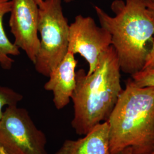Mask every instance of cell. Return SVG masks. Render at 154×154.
<instances>
[{"label":"cell","instance_id":"cell-16","mask_svg":"<svg viewBox=\"0 0 154 154\" xmlns=\"http://www.w3.org/2000/svg\"><path fill=\"white\" fill-rule=\"evenodd\" d=\"M35 1L37 2V4H38V5L39 7V6H41L43 4L44 0H35Z\"/></svg>","mask_w":154,"mask_h":154},{"label":"cell","instance_id":"cell-17","mask_svg":"<svg viewBox=\"0 0 154 154\" xmlns=\"http://www.w3.org/2000/svg\"><path fill=\"white\" fill-rule=\"evenodd\" d=\"M72 1L74 0H64V1L66 2V3H69V2H71Z\"/></svg>","mask_w":154,"mask_h":154},{"label":"cell","instance_id":"cell-7","mask_svg":"<svg viewBox=\"0 0 154 154\" xmlns=\"http://www.w3.org/2000/svg\"><path fill=\"white\" fill-rule=\"evenodd\" d=\"M9 19L14 44L23 50L35 63L40 46L39 39V6L35 0H11Z\"/></svg>","mask_w":154,"mask_h":154},{"label":"cell","instance_id":"cell-5","mask_svg":"<svg viewBox=\"0 0 154 154\" xmlns=\"http://www.w3.org/2000/svg\"><path fill=\"white\" fill-rule=\"evenodd\" d=\"M46 143L27 110L17 105L6 107L0 120V154H48Z\"/></svg>","mask_w":154,"mask_h":154},{"label":"cell","instance_id":"cell-4","mask_svg":"<svg viewBox=\"0 0 154 154\" xmlns=\"http://www.w3.org/2000/svg\"><path fill=\"white\" fill-rule=\"evenodd\" d=\"M38 32L40 46L34 65L38 73L49 77L68 52L69 25L62 0H44L39 7Z\"/></svg>","mask_w":154,"mask_h":154},{"label":"cell","instance_id":"cell-15","mask_svg":"<svg viewBox=\"0 0 154 154\" xmlns=\"http://www.w3.org/2000/svg\"><path fill=\"white\" fill-rule=\"evenodd\" d=\"M117 154H133L132 150L130 148H127L119 152Z\"/></svg>","mask_w":154,"mask_h":154},{"label":"cell","instance_id":"cell-6","mask_svg":"<svg viewBox=\"0 0 154 154\" xmlns=\"http://www.w3.org/2000/svg\"><path fill=\"white\" fill-rule=\"evenodd\" d=\"M111 45V36L105 28L97 26L90 17L78 15L69 25L68 52L79 54L87 61L88 70L93 72L101 54Z\"/></svg>","mask_w":154,"mask_h":154},{"label":"cell","instance_id":"cell-8","mask_svg":"<svg viewBox=\"0 0 154 154\" xmlns=\"http://www.w3.org/2000/svg\"><path fill=\"white\" fill-rule=\"evenodd\" d=\"M77 61L74 54L67 52L64 58L51 72L44 88L53 94V102L58 110L68 105L76 85Z\"/></svg>","mask_w":154,"mask_h":154},{"label":"cell","instance_id":"cell-1","mask_svg":"<svg viewBox=\"0 0 154 154\" xmlns=\"http://www.w3.org/2000/svg\"><path fill=\"white\" fill-rule=\"evenodd\" d=\"M121 71L111 45L100 56L92 73L88 74L82 69L76 72V85L71 99L74 111L72 126L77 134L85 135L108 120L123 90Z\"/></svg>","mask_w":154,"mask_h":154},{"label":"cell","instance_id":"cell-11","mask_svg":"<svg viewBox=\"0 0 154 154\" xmlns=\"http://www.w3.org/2000/svg\"><path fill=\"white\" fill-rule=\"evenodd\" d=\"M23 98L22 95L5 86H0V120L2 118L4 106L17 105Z\"/></svg>","mask_w":154,"mask_h":154},{"label":"cell","instance_id":"cell-12","mask_svg":"<svg viewBox=\"0 0 154 154\" xmlns=\"http://www.w3.org/2000/svg\"><path fill=\"white\" fill-rule=\"evenodd\" d=\"M132 82L139 87H154V67L143 69L131 75Z\"/></svg>","mask_w":154,"mask_h":154},{"label":"cell","instance_id":"cell-13","mask_svg":"<svg viewBox=\"0 0 154 154\" xmlns=\"http://www.w3.org/2000/svg\"><path fill=\"white\" fill-rule=\"evenodd\" d=\"M154 67V38L152 44L151 48L149 51V54L147 56L145 63L143 67V69H149ZM142 69V70H143Z\"/></svg>","mask_w":154,"mask_h":154},{"label":"cell","instance_id":"cell-9","mask_svg":"<svg viewBox=\"0 0 154 154\" xmlns=\"http://www.w3.org/2000/svg\"><path fill=\"white\" fill-rule=\"evenodd\" d=\"M55 154H110L108 122L98 124L83 138L66 140Z\"/></svg>","mask_w":154,"mask_h":154},{"label":"cell","instance_id":"cell-19","mask_svg":"<svg viewBox=\"0 0 154 154\" xmlns=\"http://www.w3.org/2000/svg\"><path fill=\"white\" fill-rule=\"evenodd\" d=\"M152 1H154V0H152Z\"/></svg>","mask_w":154,"mask_h":154},{"label":"cell","instance_id":"cell-14","mask_svg":"<svg viewBox=\"0 0 154 154\" xmlns=\"http://www.w3.org/2000/svg\"><path fill=\"white\" fill-rule=\"evenodd\" d=\"M145 4L149 11L154 17V1L152 0H144Z\"/></svg>","mask_w":154,"mask_h":154},{"label":"cell","instance_id":"cell-10","mask_svg":"<svg viewBox=\"0 0 154 154\" xmlns=\"http://www.w3.org/2000/svg\"><path fill=\"white\" fill-rule=\"evenodd\" d=\"M11 0H0V65L5 70H10L14 62L11 56L20 54L19 48L8 38L4 28V17L11 12Z\"/></svg>","mask_w":154,"mask_h":154},{"label":"cell","instance_id":"cell-3","mask_svg":"<svg viewBox=\"0 0 154 154\" xmlns=\"http://www.w3.org/2000/svg\"><path fill=\"white\" fill-rule=\"evenodd\" d=\"M110 154L130 148L133 154L154 149V87H139L128 79L107 121Z\"/></svg>","mask_w":154,"mask_h":154},{"label":"cell","instance_id":"cell-2","mask_svg":"<svg viewBox=\"0 0 154 154\" xmlns=\"http://www.w3.org/2000/svg\"><path fill=\"white\" fill-rule=\"evenodd\" d=\"M110 16L98 6L95 10L100 26L111 36L121 70L132 75L143 69L154 38V17L144 0H115Z\"/></svg>","mask_w":154,"mask_h":154},{"label":"cell","instance_id":"cell-18","mask_svg":"<svg viewBox=\"0 0 154 154\" xmlns=\"http://www.w3.org/2000/svg\"><path fill=\"white\" fill-rule=\"evenodd\" d=\"M151 154H154V150H153V151H152V152H151Z\"/></svg>","mask_w":154,"mask_h":154}]
</instances>
